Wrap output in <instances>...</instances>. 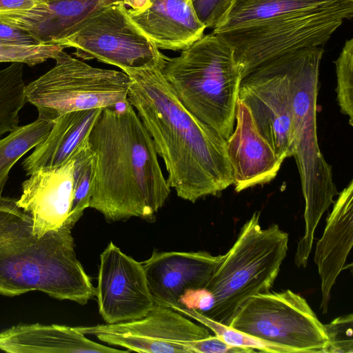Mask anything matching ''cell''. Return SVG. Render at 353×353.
Instances as JSON below:
<instances>
[{"label": "cell", "mask_w": 353, "mask_h": 353, "mask_svg": "<svg viewBox=\"0 0 353 353\" xmlns=\"http://www.w3.org/2000/svg\"><path fill=\"white\" fill-rule=\"evenodd\" d=\"M161 68L123 70L131 80L128 100L163 160L170 187L194 203L233 184L226 140L183 105Z\"/></svg>", "instance_id": "cell-1"}, {"label": "cell", "mask_w": 353, "mask_h": 353, "mask_svg": "<svg viewBox=\"0 0 353 353\" xmlns=\"http://www.w3.org/2000/svg\"><path fill=\"white\" fill-rule=\"evenodd\" d=\"M95 157L89 208L115 222L135 216L152 220L170 187L154 141L128 100L122 108H103L89 136Z\"/></svg>", "instance_id": "cell-2"}, {"label": "cell", "mask_w": 353, "mask_h": 353, "mask_svg": "<svg viewBox=\"0 0 353 353\" xmlns=\"http://www.w3.org/2000/svg\"><path fill=\"white\" fill-rule=\"evenodd\" d=\"M17 199L0 195V294L39 291L59 300L85 305L96 288L78 260L68 219L42 237L33 233L29 214Z\"/></svg>", "instance_id": "cell-3"}, {"label": "cell", "mask_w": 353, "mask_h": 353, "mask_svg": "<svg viewBox=\"0 0 353 353\" xmlns=\"http://www.w3.org/2000/svg\"><path fill=\"white\" fill-rule=\"evenodd\" d=\"M353 17V0H234L213 30L234 50L241 79L288 52L325 44Z\"/></svg>", "instance_id": "cell-4"}, {"label": "cell", "mask_w": 353, "mask_h": 353, "mask_svg": "<svg viewBox=\"0 0 353 353\" xmlns=\"http://www.w3.org/2000/svg\"><path fill=\"white\" fill-rule=\"evenodd\" d=\"M323 52V46L289 52L293 157L305 200V232L298 243L294 258L303 263L311 253L318 223L338 194L332 168L320 150L316 132V99Z\"/></svg>", "instance_id": "cell-5"}, {"label": "cell", "mask_w": 353, "mask_h": 353, "mask_svg": "<svg viewBox=\"0 0 353 353\" xmlns=\"http://www.w3.org/2000/svg\"><path fill=\"white\" fill-rule=\"evenodd\" d=\"M161 72L183 105L227 140L234 130L241 76L233 48L203 34L179 56L167 57Z\"/></svg>", "instance_id": "cell-6"}, {"label": "cell", "mask_w": 353, "mask_h": 353, "mask_svg": "<svg viewBox=\"0 0 353 353\" xmlns=\"http://www.w3.org/2000/svg\"><path fill=\"white\" fill-rule=\"evenodd\" d=\"M259 218L255 212L243 225L204 288L213 302L203 314L228 326L250 297L270 292L287 255L288 233L276 224L261 229Z\"/></svg>", "instance_id": "cell-7"}, {"label": "cell", "mask_w": 353, "mask_h": 353, "mask_svg": "<svg viewBox=\"0 0 353 353\" xmlns=\"http://www.w3.org/2000/svg\"><path fill=\"white\" fill-rule=\"evenodd\" d=\"M55 65L26 85V101L36 107L38 118L54 123L69 112L116 107L128 100L131 84L123 71L92 66L63 50Z\"/></svg>", "instance_id": "cell-8"}, {"label": "cell", "mask_w": 353, "mask_h": 353, "mask_svg": "<svg viewBox=\"0 0 353 353\" xmlns=\"http://www.w3.org/2000/svg\"><path fill=\"white\" fill-rule=\"evenodd\" d=\"M232 328L287 353H324V325L306 300L286 290L250 297L231 321Z\"/></svg>", "instance_id": "cell-9"}, {"label": "cell", "mask_w": 353, "mask_h": 353, "mask_svg": "<svg viewBox=\"0 0 353 353\" xmlns=\"http://www.w3.org/2000/svg\"><path fill=\"white\" fill-rule=\"evenodd\" d=\"M57 44L74 48L78 59H97L122 71L162 68L167 58L132 23L123 2L100 9Z\"/></svg>", "instance_id": "cell-10"}, {"label": "cell", "mask_w": 353, "mask_h": 353, "mask_svg": "<svg viewBox=\"0 0 353 353\" xmlns=\"http://www.w3.org/2000/svg\"><path fill=\"white\" fill-rule=\"evenodd\" d=\"M289 52L254 68L241 79L238 92L260 134L283 159L293 157Z\"/></svg>", "instance_id": "cell-11"}, {"label": "cell", "mask_w": 353, "mask_h": 353, "mask_svg": "<svg viewBox=\"0 0 353 353\" xmlns=\"http://www.w3.org/2000/svg\"><path fill=\"white\" fill-rule=\"evenodd\" d=\"M77 327L85 335H94L110 345L147 353H192L190 342L210 335L187 316L157 304L137 320Z\"/></svg>", "instance_id": "cell-12"}, {"label": "cell", "mask_w": 353, "mask_h": 353, "mask_svg": "<svg viewBox=\"0 0 353 353\" xmlns=\"http://www.w3.org/2000/svg\"><path fill=\"white\" fill-rule=\"evenodd\" d=\"M96 296L106 323L143 318L155 305L141 262L110 242L100 255Z\"/></svg>", "instance_id": "cell-13"}, {"label": "cell", "mask_w": 353, "mask_h": 353, "mask_svg": "<svg viewBox=\"0 0 353 353\" xmlns=\"http://www.w3.org/2000/svg\"><path fill=\"white\" fill-rule=\"evenodd\" d=\"M225 254L205 251L158 252L141 262L155 304L174 309L189 289L204 288Z\"/></svg>", "instance_id": "cell-14"}, {"label": "cell", "mask_w": 353, "mask_h": 353, "mask_svg": "<svg viewBox=\"0 0 353 353\" xmlns=\"http://www.w3.org/2000/svg\"><path fill=\"white\" fill-rule=\"evenodd\" d=\"M74 158L53 168H41L21 184L16 203L30 214L33 233L42 237L68 219L73 199Z\"/></svg>", "instance_id": "cell-15"}, {"label": "cell", "mask_w": 353, "mask_h": 353, "mask_svg": "<svg viewBox=\"0 0 353 353\" xmlns=\"http://www.w3.org/2000/svg\"><path fill=\"white\" fill-rule=\"evenodd\" d=\"M236 125L226 140L233 184L236 192L273 180L284 159L277 156L257 130L248 108L239 100Z\"/></svg>", "instance_id": "cell-16"}, {"label": "cell", "mask_w": 353, "mask_h": 353, "mask_svg": "<svg viewBox=\"0 0 353 353\" xmlns=\"http://www.w3.org/2000/svg\"><path fill=\"white\" fill-rule=\"evenodd\" d=\"M122 0H43L34 8L0 13V21L29 32L41 44H57L90 16Z\"/></svg>", "instance_id": "cell-17"}, {"label": "cell", "mask_w": 353, "mask_h": 353, "mask_svg": "<svg viewBox=\"0 0 353 353\" xmlns=\"http://www.w3.org/2000/svg\"><path fill=\"white\" fill-rule=\"evenodd\" d=\"M353 244V181L341 192L328 215L314 261L321 279L323 314L328 310L332 288L343 270Z\"/></svg>", "instance_id": "cell-18"}, {"label": "cell", "mask_w": 353, "mask_h": 353, "mask_svg": "<svg viewBox=\"0 0 353 353\" xmlns=\"http://www.w3.org/2000/svg\"><path fill=\"white\" fill-rule=\"evenodd\" d=\"M132 23L159 49L181 51L204 34L191 0H150L141 12L128 8Z\"/></svg>", "instance_id": "cell-19"}, {"label": "cell", "mask_w": 353, "mask_h": 353, "mask_svg": "<svg viewBox=\"0 0 353 353\" xmlns=\"http://www.w3.org/2000/svg\"><path fill=\"white\" fill-rule=\"evenodd\" d=\"M77 327L21 323L0 332V350L9 353L128 352L88 339Z\"/></svg>", "instance_id": "cell-20"}, {"label": "cell", "mask_w": 353, "mask_h": 353, "mask_svg": "<svg viewBox=\"0 0 353 353\" xmlns=\"http://www.w3.org/2000/svg\"><path fill=\"white\" fill-rule=\"evenodd\" d=\"M103 108L69 112L54 123L47 137L21 164L29 176L41 168L61 165L75 158L89 143L91 130Z\"/></svg>", "instance_id": "cell-21"}, {"label": "cell", "mask_w": 353, "mask_h": 353, "mask_svg": "<svg viewBox=\"0 0 353 353\" xmlns=\"http://www.w3.org/2000/svg\"><path fill=\"white\" fill-rule=\"evenodd\" d=\"M52 125V122L37 118L30 123L18 125L0 139V195L13 165L47 137Z\"/></svg>", "instance_id": "cell-22"}, {"label": "cell", "mask_w": 353, "mask_h": 353, "mask_svg": "<svg viewBox=\"0 0 353 353\" xmlns=\"http://www.w3.org/2000/svg\"><path fill=\"white\" fill-rule=\"evenodd\" d=\"M23 63H11L0 70V137L19 125L26 101Z\"/></svg>", "instance_id": "cell-23"}, {"label": "cell", "mask_w": 353, "mask_h": 353, "mask_svg": "<svg viewBox=\"0 0 353 353\" xmlns=\"http://www.w3.org/2000/svg\"><path fill=\"white\" fill-rule=\"evenodd\" d=\"M95 157L89 143L75 156L72 208L68 219L74 224L89 208L94 182Z\"/></svg>", "instance_id": "cell-24"}, {"label": "cell", "mask_w": 353, "mask_h": 353, "mask_svg": "<svg viewBox=\"0 0 353 353\" xmlns=\"http://www.w3.org/2000/svg\"><path fill=\"white\" fill-rule=\"evenodd\" d=\"M183 315L194 319L210 329L215 335L220 337L226 343L243 347H250L263 352L287 353L279 347L265 343L247 334L241 333L230 326L212 320L203 313L194 309L177 307L174 309Z\"/></svg>", "instance_id": "cell-25"}, {"label": "cell", "mask_w": 353, "mask_h": 353, "mask_svg": "<svg viewBox=\"0 0 353 353\" xmlns=\"http://www.w3.org/2000/svg\"><path fill=\"white\" fill-rule=\"evenodd\" d=\"M337 101L341 112L353 125V39L347 40L335 61Z\"/></svg>", "instance_id": "cell-26"}, {"label": "cell", "mask_w": 353, "mask_h": 353, "mask_svg": "<svg viewBox=\"0 0 353 353\" xmlns=\"http://www.w3.org/2000/svg\"><path fill=\"white\" fill-rule=\"evenodd\" d=\"M63 50L64 48L57 44L15 46L0 43V63H22L34 66L48 59H54Z\"/></svg>", "instance_id": "cell-27"}, {"label": "cell", "mask_w": 353, "mask_h": 353, "mask_svg": "<svg viewBox=\"0 0 353 353\" xmlns=\"http://www.w3.org/2000/svg\"><path fill=\"white\" fill-rule=\"evenodd\" d=\"M352 314L341 316L324 325L327 345L324 353H352Z\"/></svg>", "instance_id": "cell-28"}, {"label": "cell", "mask_w": 353, "mask_h": 353, "mask_svg": "<svg viewBox=\"0 0 353 353\" xmlns=\"http://www.w3.org/2000/svg\"><path fill=\"white\" fill-rule=\"evenodd\" d=\"M195 13L205 28L214 30L226 20L234 0H191Z\"/></svg>", "instance_id": "cell-29"}, {"label": "cell", "mask_w": 353, "mask_h": 353, "mask_svg": "<svg viewBox=\"0 0 353 353\" xmlns=\"http://www.w3.org/2000/svg\"><path fill=\"white\" fill-rule=\"evenodd\" d=\"M189 348L192 353H250L256 351L250 347L229 345L216 335L192 341Z\"/></svg>", "instance_id": "cell-30"}, {"label": "cell", "mask_w": 353, "mask_h": 353, "mask_svg": "<svg viewBox=\"0 0 353 353\" xmlns=\"http://www.w3.org/2000/svg\"><path fill=\"white\" fill-rule=\"evenodd\" d=\"M0 43L37 46L41 43L27 30L0 21Z\"/></svg>", "instance_id": "cell-31"}, {"label": "cell", "mask_w": 353, "mask_h": 353, "mask_svg": "<svg viewBox=\"0 0 353 353\" xmlns=\"http://www.w3.org/2000/svg\"><path fill=\"white\" fill-rule=\"evenodd\" d=\"M212 302L211 294L205 288L189 289L180 297L179 307L194 309L205 313L211 308Z\"/></svg>", "instance_id": "cell-32"}, {"label": "cell", "mask_w": 353, "mask_h": 353, "mask_svg": "<svg viewBox=\"0 0 353 353\" xmlns=\"http://www.w3.org/2000/svg\"><path fill=\"white\" fill-rule=\"evenodd\" d=\"M43 0H0V13L30 10Z\"/></svg>", "instance_id": "cell-33"}, {"label": "cell", "mask_w": 353, "mask_h": 353, "mask_svg": "<svg viewBox=\"0 0 353 353\" xmlns=\"http://www.w3.org/2000/svg\"><path fill=\"white\" fill-rule=\"evenodd\" d=\"M123 3L134 12H141L150 4V0H122Z\"/></svg>", "instance_id": "cell-34"}]
</instances>
